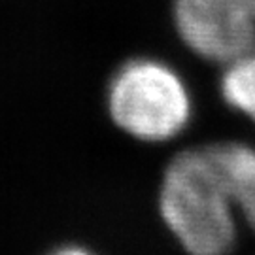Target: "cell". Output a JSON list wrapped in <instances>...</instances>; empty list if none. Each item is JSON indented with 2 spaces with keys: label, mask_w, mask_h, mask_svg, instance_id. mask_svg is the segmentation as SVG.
<instances>
[{
  "label": "cell",
  "mask_w": 255,
  "mask_h": 255,
  "mask_svg": "<svg viewBox=\"0 0 255 255\" xmlns=\"http://www.w3.org/2000/svg\"><path fill=\"white\" fill-rule=\"evenodd\" d=\"M159 208L170 233L191 254H223L237 240L233 204L208 147L183 151L170 161Z\"/></svg>",
  "instance_id": "1"
},
{
  "label": "cell",
  "mask_w": 255,
  "mask_h": 255,
  "mask_svg": "<svg viewBox=\"0 0 255 255\" xmlns=\"http://www.w3.org/2000/svg\"><path fill=\"white\" fill-rule=\"evenodd\" d=\"M208 151L233 208L240 210L248 225L255 231V149L238 142H223L208 146Z\"/></svg>",
  "instance_id": "4"
},
{
  "label": "cell",
  "mask_w": 255,
  "mask_h": 255,
  "mask_svg": "<svg viewBox=\"0 0 255 255\" xmlns=\"http://www.w3.org/2000/svg\"><path fill=\"white\" fill-rule=\"evenodd\" d=\"M242 2H244V6L248 8V11H250L255 19V0H242Z\"/></svg>",
  "instance_id": "6"
},
{
  "label": "cell",
  "mask_w": 255,
  "mask_h": 255,
  "mask_svg": "<svg viewBox=\"0 0 255 255\" xmlns=\"http://www.w3.org/2000/svg\"><path fill=\"white\" fill-rule=\"evenodd\" d=\"M221 95L231 108L255 121V49L227 64L221 78Z\"/></svg>",
  "instance_id": "5"
},
{
  "label": "cell",
  "mask_w": 255,
  "mask_h": 255,
  "mask_svg": "<svg viewBox=\"0 0 255 255\" xmlns=\"http://www.w3.org/2000/svg\"><path fill=\"white\" fill-rule=\"evenodd\" d=\"M182 40L208 61L229 64L255 49V19L242 0H174Z\"/></svg>",
  "instance_id": "3"
},
{
  "label": "cell",
  "mask_w": 255,
  "mask_h": 255,
  "mask_svg": "<svg viewBox=\"0 0 255 255\" xmlns=\"http://www.w3.org/2000/svg\"><path fill=\"white\" fill-rule=\"evenodd\" d=\"M108 104L119 127L147 142L176 136L191 116V99L182 78L153 59L125 64L112 80Z\"/></svg>",
  "instance_id": "2"
}]
</instances>
